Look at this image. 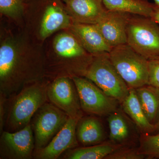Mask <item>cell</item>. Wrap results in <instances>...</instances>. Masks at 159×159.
I'll list each match as a JSON object with an SVG mask.
<instances>
[{"label":"cell","mask_w":159,"mask_h":159,"mask_svg":"<svg viewBox=\"0 0 159 159\" xmlns=\"http://www.w3.org/2000/svg\"><path fill=\"white\" fill-rule=\"evenodd\" d=\"M50 82L41 80L33 83L7 98L4 130L15 132L30 124L36 111L49 102L47 91Z\"/></svg>","instance_id":"6da1fadb"},{"label":"cell","mask_w":159,"mask_h":159,"mask_svg":"<svg viewBox=\"0 0 159 159\" xmlns=\"http://www.w3.org/2000/svg\"><path fill=\"white\" fill-rule=\"evenodd\" d=\"M110 59L129 88L136 89L148 84V60L127 43L113 47Z\"/></svg>","instance_id":"7a4b0ae2"},{"label":"cell","mask_w":159,"mask_h":159,"mask_svg":"<svg viewBox=\"0 0 159 159\" xmlns=\"http://www.w3.org/2000/svg\"><path fill=\"white\" fill-rule=\"evenodd\" d=\"M84 77L120 104L129 93V87L111 61L109 53L93 56Z\"/></svg>","instance_id":"3957f363"},{"label":"cell","mask_w":159,"mask_h":159,"mask_svg":"<svg viewBox=\"0 0 159 159\" xmlns=\"http://www.w3.org/2000/svg\"><path fill=\"white\" fill-rule=\"evenodd\" d=\"M129 46L150 59L159 56V26L151 17L131 14L126 26Z\"/></svg>","instance_id":"277c9868"},{"label":"cell","mask_w":159,"mask_h":159,"mask_svg":"<svg viewBox=\"0 0 159 159\" xmlns=\"http://www.w3.org/2000/svg\"><path fill=\"white\" fill-rule=\"evenodd\" d=\"M69 116L51 102L42 106L30 122L34 139V150L45 147L61 130Z\"/></svg>","instance_id":"5b68a950"},{"label":"cell","mask_w":159,"mask_h":159,"mask_svg":"<svg viewBox=\"0 0 159 159\" xmlns=\"http://www.w3.org/2000/svg\"><path fill=\"white\" fill-rule=\"evenodd\" d=\"M84 112L98 116H108L119 108V101L107 95L91 80L83 77H73Z\"/></svg>","instance_id":"8992f818"},{"label":"cell","mask_w":159,"mask_h":159,"mask_svg":"<svg viewBox=\"0 0 159 159\" xmlns=\"http://www.w3.org/2000/svg\"><path fill=\"white\" fill-rule=\"evenodd\" d=\"M49 102L66 113L69 117L80 119L84 116L78 91L72 77L54 78L48 86Z\"/></svg>","instance_id":"52a82bcc"},{"label":"cell","mask_w":159,"mask_h":159,"mask_svg":"<svg viewBox=\"0 0 159 159\" xmlns=\"http://www.w3.org/2000/svg\"><path fill=\"white\" fill-rule=\"evenodd\" d=\"M0 138V159L33 158L34 134L30 124L17 131L4 130Z\"/></svg>","instance_id":"ba28073f"},{"label":"cell","mask_w":159,"mask_h":159,"mask_svg":"<svg viewBox=\"0 0 159 159\" xmlns=\"http://www.w3.org/2000/svg\"><path fill=\"white\" fill-rule=\"evenodd\" d=\"M25 55L19 51L16 43L7 39L0 47V94L9 98L19 66Z\"/></svg>","instance_id":"9c48e42d"},{"label":"cell","mask_w":159,"mask_h":159,"mask_svg":"<svg viewBox=\"0 0 159 159\" xmlns=\"http://www.w3.org/2000/svg\"><path fill=\"white\" fill-rule=\"evenodd\" d=\"M78 119L69 117L64 127L44 148L34 151L33 158H59L67 151L79 147L76 130Z\"/></svg>","instance_id":"30bf717a"},{"label":"cell","mask_w":159,"mask_h":159,"mask_svg":"<svg viewBox=\"0 0 159 159\" xmlns=\"http://www.w3.org/2000/svg\"><path fill=\"white\" fill-rule=\"evenodd\" d=\"M131 14L107 10L97 25L112 48L127 43L126 26Z\"/></svg>","instance_id":"8fae6325"},{"label":"cell","mask_w":159,"mask_h":159,"mask_svg":"<svg viewBox=\"0 0 159 159\" xmlns=\"http://www.w3.org/2000/svg\"><path fill=\"white\" fill-rule=\"evenodd\" d=\"M111 142L124 146H133L139 138L138 128L122 108L107 116Z\"/></svg>","instance_id":"7c38bea8"},{"label":"cell","mask_w":159,"mask_h":159,"mask_svg":"<svg viewBox=\"0 0 159 159\" xmlns=\"http://www.w3.org/2000/svg\"><path fill=\"white\" fill-rule=\"evenodd\" d=\"M73 22L97 25L107 9L102 0H63Z\"/></svg>","instance_id":"4fadbf2b"},{"label":"cell","mask_w":159,"mask_h":159,"mask_svg":"<svg viewBox=\"0 0 159 159\" xmlns=\"http://www.w3.org/2000/svg\"><path fill=\"white\" fill-rule=\"evenodd\" d=\"M70 29L86 51L93 56L110 52L112 48L106 41L97 25L73 22Z\"/></svg>","instance_id":"5bb4252c"},{"label":"cell","mask_w":159,"mask_h":159,"mask_svg":"<svg viewBox=\"0 0 159 159\" xmlns=\"http://www.w3.org/2000/svg\"><path fill=\"white\" fill-rule=\"evenodd\" d=\"M73 21L66 9L57 0L46 6L40 25V36L44 39L61 29L70 28Z\"/></svg>","instance_id":"9a60e30c"},{"label":"cell","mask_w":159,"mask_h":159,"mask_svg":"<svg viewBox=\"0 0 159 159\" xmlns=\"http://www.w3.org/2000/svg\"><path fill=\"white\" fill-rule=\"evenodd\" d=\"M79 144L84 147L105 142L106 135L102 122L96 116H82L78 120L76 130Z\"/></svg>","instance_id":"2e32d148"},{"label":"cell","mask_w":159,"mask_h":159,"mask_svg":"<svg viewBox=\"0 0 159 159\" xmlns=\"http://www.w3.org/2000/svg\"><path fill=\"white\" fill-rule=\"evenodd\" d=\"M121 108L136 125L141 134H152L156 132L154 124L151 123L143 110L134 89H129L127 97L120 104Z\"/></svg>","instance_id":"e0dca14e"},{"label":"cell","mask_w":159,"mask_h":159,"mask_svg":"<svg viewBox=\"0 0 159 159\" xmlns=\"http://www.w3.org/2000/svg\"><path fill=\"white\" fill-rule=\"evenodd\" d=\"M123 145L116 144L110 141L100 144L70 149L63 154V159H102L122 148Z\"/></svg>","instance_id":"ac0fdd59"},{"label":"cell","mask_w":159,"mask_h":159,"mask_svg":"<svg viewBox=\"0 0 159 159\" xmlns=\"http://www.w3.org/2000/svg\"><path fill=\"white\" fill-rule=\"evenodd\" d=\"M107 9L110 11L151 17L156 7L146 0H102Z\"/></svg>","instance_id":"d6986e66"},{"label":"cell","mask_w":159,"mask_h":159,"mask_svg":"<svg viewBox=\"0 0 159 159\" xmlns=\"http://www.w3.org/2000/svg\"><path fill=\"white\" fill-rule=\"evenodd\" d=\"M135 89L145 116L154 124L159 114V89L146 84Z\"/></svg>","instance_id":"ffe728a7"},{"label":"cell","mask_w":159,"mask_h":159,"mask_svg":"<svg viewBox=\"0 0 159 159\" xmlns=\"http://www.w3.org/2000/svg\"><path fill=\"white\" fill-rule=\"evenodd\" d=\"M139 151L149 159H159V133L141 134Z\"/></svg>","instance_id":"44dd1931"},{"label":"cell","mask_w":159,"mask_h":159,"mask_svg":"<svg viewBox=\"0 0 159 159\" xmlns=\"http://www.w3.org/2000/svg\"><path fill=\"white\" fill-rule=\"evenodd\" d=\"M24 5L21 0H0V11L11 18L18 17L23 13Z\"/></svg>","instance_id":"7402d4cb"},{"label":"cell","mask_w":159,"mask_h":159,"mask_svg":"<svg viewBox=\"0 0 159 159\" xmlns=\"http://www.w3.org/2000/svg\"><path fill=\"white\" fill-rule=\"evenodd\" d=\"M146 158L139 148L124 146L107 156L105 159H143Z\"/></svg>","instance_id":"603a6c76"},{"label":"cell","mask_w":159,"mask_h":159,"mask_svg":"<svg viewBox=\"0 0 159 159\" xmlns=\"http://www.w3.org/2000/svg\"><path fill=\"white\" fill-rule=\"evenodd\" d=\"M148 84L159 89V56L148 59Z\"/></svg>","instance_id":"cb8c5ba5"},{"label":"cell","mask_w":159,"mask_h":159,"mask_svg":"<svg viewBox=\"0 0 159 159\" xmlns=\"http://www.w3.org/2000/svg\"><path fill=\"white\" fill-rule=\"evenodd\" d=\"M7 98L0 94V132L1 134L4 131L6 116V102Z\"/></svg>","instance_id":"d4e9b609"},{"label":"cell","mask_w":159,"mask_h":159,"mask_svg":"<svg viewBox=\"0 0 159 159\" xmlns=\"http://www.w3.org/2000/svg\"><path fill=\"white\" fill-rule=\"evenodd\" d=\"M151 18L159 26V7L156 6L153 13Z\"/></svg>","instance_id":"484cf974"},{"label":"cell","mask_w":159,"mask_h":159,"mask_svg":"<svg viewBox=\"0 0 159 159\" xmlns=\"http://www.w3.org/2000/svg\"><path fill=\"white\" fill-rule=\"evenodd\" d=\"M154 125L155 126L156 132L159 133V114L157 122L155 123Z\"/></svg>","instance_id":"4316f807"},{"label":"cell","mask_w":159,"mask_h":159,"mask_svg":"<svg viewBox=\"0 0 159 159\" xmlns=\"http://www.w3.org/2000/svg\"><path fill=\"white\" fill-rule=\"evenodd\" d=\"M156 6L159 7V0H153Z\"/></svg>","instance_id":"83f0119b"},{"label":"cell","mask_w":159,"mask_h":159,"mask_svg":"<svg viewBox=\"0 0 159 159\" xmlns=\"http://www.w3.org/2000/svg\"><path fill=\"white\" fill-rule=\"evenodd\" d=\"M146 1H147V0H146Z\"/></svg>","instance_id":"f1b7e54d"}]
</instances>
